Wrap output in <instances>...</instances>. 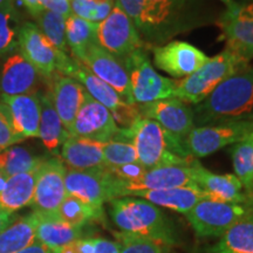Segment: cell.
Wrapping results in <instances>:
<instances>
[{"label": "cell", "mask_w": 253, "mask_h": 253, "mask_svg": "<svg viewBox=\"0 0 253 253\" xmlns=\"http://www.w3.org/2000/svg\"><path fill=\"white\" fill-rule=\"evenodd\" d=\"M192 112L196 126L253 121V68L249 65L239 68Z\"/></svg>", "instance_id": "cell-1"}, {"label": "cell", "mask_w": 253, "mask_h": 253, "mask_svg": "<svg viewBox=\"0 0 253 253\" xmlns=\"http://www.w3.org/2000/svg\"><path fill=\"white\" fill-rule=\"evenodd\" d=\"M110 216L121 232L130 233L170 248L179 245L172 221L157 205L142 198L122 197L109 202Z\"/></svg>", "instance_id": "cell-2"}, {"label": "cell", "mask_w": 253, "mask_h": 253, "mask_svg": "<svg viewBox=\"0 0 253 253\" xmlns=\"http://www.w3.org/2000/svg\"><path fill=\"white\" fill-rule=\"evenodd\" d=\"M137 162L145 169L168 166H191L195 158L186 154L184 145L154 120L140 118L130 126Z\"/></svg>", "instance_id": "cell-3"}, {"label": "cell", "mask_w": 253, "mask_h": 253, "mask_svg": "<svg viewBox=\"0 0 253 253\" xmlns=\"http://www.w3.org/2000/svg\"><path fill=\"white\" fill-rule=\"evenodd\" d=\"M249 65L225 49L219 54L209 58L203 66L189 77L177 82L175 97L185 103L197 104L212 93L221 84L243 66Z\"/></svg>", "instance_id": "cell-4"}, {"label": "cell", "mask_w": 253, "mask_h": 253, "mask_svg": "<svg viewBox=\"0 0 253 253\" xmlns=\"http://www.w3.org/2000/svg\"><path fill=\"white\" fill-rule=\"evenodd\" d=\"M145 5L142 36L160 41L191 26L199 0H145Z\"/></svg>", "instance_id": "cell-5"}, {"label": "cell", "mask_w": 253, "mask_h": 253, "mask_svg": "<svg viewBox=\"0 0 253 253\" xmlns=\"http://www.w3.org/2000/svg\"><path fill=\"white\" fill-rule=\"evenodd\" d=\"M251 214L253 205L203 199L186 212L185 217L198 237L220 238L227 230Z\"/></svg>", "instance_id": "cell-6"}, {"label": "cell", "mask_w": 253, "mask_h": 253, "mask_svg": "<svg viewBox=\"0 0 253 253\" xmlns=\"http://www.w3.org/2000/svg\"><path fill=\"white\" fill-rule=\"evenodd\" d=\"M128 72L131 96L135 103L144 104L175 97L177 81L155 71L144 49H138L123 60Z\"/></svg>", "instance_id": "cell-7"}, {"label": "cell", "mask_w": 253, "mask_h": 253, "mask_svg": "<svg viewBox=\"0 0 253 253\" xmlns=\"http://www.w3.org/2000/svg\"><path fill=\"white\" fill-rule=\"evenodd\" d=\"M19 48L27 61L47 80H50L55 73L63 74L72 60V56L52 45L39 27L30 21L21 25Z\"/></svg>", "instance_id": "cell-8"}, {"label": "cell", "mask_w": 253, "mask_h": 253, "mask_svg": "<svg viewBox=\"0 0 253 253\" xmlns=\"http://www.w3.org/2000/svg\"><path fill=\"white\" fill-rule=\"evenodd\" d=\"M253 132V121L229 122L196 126L184 140V149L191 158L209 156L243 141Z\"/></svg>", "instance_id": "cell-9"}, {"label": "cell", "mask_w": 253, "mask_h": 253, "mask_svg": "<svg viewBox=\"0 0 253 253\" xmlns=\"http://www.w3.org/2000/svg\"><path fill=\"white\" fill-rule=\"evenodd\" d=\"M96 42L122 62L131 53L144 48L140 32L118 4L108 17L97 24Z\"/></svg>", "instance_id": "cell-10"}, {"label": "cell", "mask_w": 253, "mask_h": 253, "mask_svg": "<svg viewBox=\"0 0 253 253\" xmlns=\"http://www.w3.org/2000/svg\"><path fill=\"white\" fill-rule=\"evenodd\" d=\"M116 183L118 178L106 167L91 170L67 169L65 177L67 195L99 210H103L104 203L118 198Z\"/></svg>", "instance_id": "cell-11"}, {"label": "cell", "mask_w": 253, "mask_h": 253, "mask_svg": "<svg viewBox=\"0 0 253 253\" xmlns=\"http://www.w3.org/2000/svg\"><path fill=\"white\" fill-rule=\"evenodd\" d=\"M66 167L59 158L43 160L38 170L32 203L33 211L40 213H58L59 207L67 196L65 185Z\"/></svg>", "instance_id": "cell-12"}, {"label": "cell", "mask_w": 253, "mask_h": 253, "mask_svg": "<svg viewBox=\"0 0 253 253\" xmlns=\"http://www.w3.org/2000/svg\"><path fill=\"white\" fill-rule=\"evenodd\" d=\"M182 186H198L195 181L194 163L191 166L154 168L147 170L143 177L134 182H123L118 178L116 192H118V198H122L132 197L141 191L182 188Z\"/></svg>", "instance_id": "cell-13"}, {"label": "cell", "mask_w": 253, "mask_h": 253, "mask_svg": "<svg viewBox=\"0 0 253 253\" xmlns=\"http://www.w3.org/2000/svg\"><path fill=\"white\" fill-rule=\"evenodd\" d=\"M138 109L142 118L156 121L168 134L183 145L186 136L196 128L192 109L176 97L138 104Z\"/></svg>", "instance_id": "cell-14"}, {"label": "cell", "mask_w": 253, "mask_h": 253, "mask_svg": "<svg viewBox=\"0 0 253 253\" xmlns=\"http://www.w3.org/2000/svg\"><path fill=\"white\" fill-rule=\"evenodd\" d=\"M221 39L226 48L242 61L249 63L253 59V17L243 9L239 2L227 5L219 19Z\"/></svg>", "instance_id": "cell-15"}, {"label": "cell", "mask_w": 253, "mask_h": 253, "mask_svg": "<svg viewBox=\"0 0 253 253\" xmlns=\"http://www.w3.org/2000/svg\"><path fill=\"white\" fill-rule=\"evenodd\" d=\"M120 130L109 109L87 93L69 130V136L88 138L97 142L112 141Z\"/></svg>", "instance_id": "cell-16"}, {"label": "cell", "mask_w": 253, "mask_h": 253, "mask_svg": "<svg viewBox=\"0 0 253 253\" xmlns=\"http://www.w3.org/2000/svg\"><path fill=\"white\" fill-rule=\"evenodd\" d=\"M89 71L109 84L121 99L128 104H134L126 68L121 60L110 54L102 47L94 43L80 60Z\"/></svg>", "instance_id": "cell-17"}, {"label": "cell", "mask_w": 253, "mask_h": 253, "mask_svg": "<svg viewBox=\"0 0 253 253\" xmlns=\"http://www.w3.org/2000/svg\"><path fill=\"white\" fill-rule=\"evenodd\" d=\"M153 55L155 66L173 78L189 77L209 60L201 49L185 41L153 47Z\"/></svg>", "instance_id": "cell-18"}, {"label": "cell", "mask_w": 253, "mask_h": 253, "mask_svg": "<svg viewBox=\"0 0 253 253\" xmlns=\"http://www.w3.org/2000/svg\"><path fill=\"white\" fill-rule=\"evenodd\" d=\"M195 181L212 201L253 205V196L246 191L236 175H218L209 171L197 160L194 162Z\"/></svg>", "instance_id": "cell-19"}, {"label": "cell", "mask_w": 253, "mask_h": 253, "mask_svg": "<svg viewBox=\"0 0 253 253\" xmlns=\"http://www.w3.org/2000/svg\"><path fill=\"white\" fill-rule=\"evenodd\" d=\"M40 77L20 50H14L5 56L0 67V95L14 96L38 91Z\"/></svg>", "instance_id": "cell-20"}, {"label": "cell", "mask_w": 253, "mask_h": 253, "mask_svg": "<svg viewBox=\"0 0 253 253\" xmlns=\"http://www.w3.org/2000/svg\"><path fill=\"white\" fill-rule=\"evenodd\" d=\"M48 93L65 129L69 132L87 91L81 84L67 75L55 73L50 78Z\"/></svg>", "instance_id": "cell-21"}, {"label": "cell", "mask_w": 253, "mask_h": 253, "mask_svg": "<svg viewBox=\"0 0 253 253\" xmlns=\"http://www.w3.org/2000/svg\"><path fill=\"white\" fill-rule=\"evenodd\" d=\"M39 91L14 95H0V101L8 108L11 121L15 131L21 137H39V126L41 115Z\"/></svg>", "instance_id": "cell-22"}, {"label": "cell", "mask_w": 253, "mask_h": 253, "mask_svg": "<svg viewBox=\"0 0 253 253\" xmlns=\"http://www.w3.org/2000/svg\"><path fill=\"white\" fill-rule=\"evenodd\" d=\"M63 75L71 77L74 80H77L79 84H81L94 100H96L107 109H109L112 115L118 114L120 110H122L128 104L121 99V96L109 84H107L96 75H94L84 63H81L73 56L67 68L63 72Z\"/></svg>", "instance_id": "cell-23"}, {"label": "cell", "mask_w": 253, "mask_h": 253, "mask_svg": "<svg viewBox=\"0 0 253 253\" xmlns=\"http://www.w3.org/2000/svg\"><path fill=\"white\" fill-rule=\"evenodd\" d=\"M103 144L88 138L68 136L61 145L62 161L72 170H91L104 168Z\"/></svg>", "instance_id": "cell-24"}, {"label": "cell", "mask_w": 253, "mask_h": 253, "mask_svg": "<svg viewBox=\"0 0 253 253\" xmlns=\"http://www.w3.org/2000/svg\"><path fill=\"white\" fill-rule=\"evenodd\" d=\"M150 202L157 207L168 208L177 212L186 213L203 199H210L209 196L198 186H182V188L149 190L141 191L134 195Z\"/></svg>", "instance_id": "cell-25"}, {"label": "cell", "mask_w": 253, "mask_h": 253, "mask_svg": "<svg viewBox=\"0 0 253 253\" xmlns=\"http://www.w3.org/2000/svg\"><path fill=\"white\" fill-rule=\"evenodd\" d=\"M34 212L38 219L36 239L54 252L69 243L81 239V229L69 225L58 213Z\"/></svg>", "instance_id": "cell-26"}, {"label": "cell", "mask_w": 253, "mask_h": 253, "mask_svg": "<svg viewBox=\"0 0 253 253\" xmlns=\"http://www.w3.org/2000/svg\"><path fill=\"white\" fill-rule=\"evenodd\" d=\"M39 168L9 177L5 188L0 191V210L14 213L31 205Z\"/></svg>", "instance_id": "cell-27"}, {"label": "cell", "mask_w": 253, "mask_h": 253, "mask_svg": "<svg viewBox=\"0 0 253 253\" xmlns=\"http://www.w3.org/2000/svg\"><path fill=\"white\" fill-rule=\"evenodd\" d=\"M41 115L39 137L49 151H56L68 138V131L63 126L48 91L40 94Z\"/></svg>", "instance_id": "cell-28"}, {"label": "cell", "mask_w": 253, "mask_h": 253, "mask_svg": "<svg viewBox=\"0 0 253 253\" xmlns=\"http://www.w3.org/2000/svg\"><path fill=\"white\" fill-rule=\"evenodd\" d=\"M37 214L32 212L15 219L0 233V253H17L36 240Z\"/></svg>", "instance_id": "cell-29"}, {"label": "cell", "mask_w": 253, "mask_h": 253, "mask_svg": "<svg viewBox=\"0 0 253 253\" xmlns=\"http://www.w3.org/2000/svg\"><path fill=\"white\" fill-rule=\"evenodd\" d=\"M204 253H253V214L227 230Z\"/></svg>", "instance_id": "cell-30"}, {"label": "cell", "mask_w": 253, "mask_h": 253, "mask_svg": "<svg viewBox=\"0 0 253 253\" xmlns=\"http://www.w3.org/2000/svg\"><path fill=\"white\" fill-rule=\"evenodd\" d=\"M97 24L84 20L75 14L66 19V43L73 58L80 61L87 49L96 42Z\"/></svg>", "instance_id": "cell-31"}, {"label": "cell", "mask_w": 253, "mask_h": 253, "mask_svg": "<svg viewBox=\"0 0 253 253\" xmlns=\"http://www.w3.org/2000/svg\"><path fill=\"white\" fill-rule=\"evenodd\" d=\"M21 25L13 0H7L0 5V58L18 49Z\"/></svg>", "instance_id": "cell-32"}, {"label": "cell", "mask_w": 253, "mask_h": 253, "mask_svg": "<svg viewBox=\"0 0 253 253\" xmlns=\"http://www.w3.org/2000/svg\"><path fill=\"white\" fill-rule=\"evenodd\" d=\"M103 160L106 168H118L137 162L130 128H120L115 137L103 144Z\"/></svg>", "instance_id": "cell-33"}, {"label": "cell", "mask_w": 253, "mask_h": 253, "mask_svg": "<svg viewBox=\"0 0 253 253\" xmlns=\"http://www.w3.org/2000/svg\"><path fill=\"white\" fill-rule=\"evenodd\" d=\"M43 158L34 156L24 147H12L0 150V172L7 177L19 175L40 167Z\"/></svg>", "instance_id": "cell-34"}, {"label": "cell", "mask_w": 253, "mask_h": 253, "mask_svg": "<svg viewBox=\"0 0 253 253\" xmlns=\"http://www.w3.org/2000/svg\"><path fill=\"white\" fill-rule=\"evenodd\" d=\"M235 175L246 191L253 196V132L230 149Z\"/></svg>", "instance_id": "cell-35"}, {"label": "cell", "mask_w": 253, "mask_h": 253, "mask_svg": "<svg viewBox=\"0 0 253 253\" xmlns=\"http://www.w3.org/2000/svg\"><path fill=\"white\" fill-rule=\"evenodd\" d=\"M58 216L69 225L81 229L89 221L101 219L103 217V210L95 209L81 199L67 195L59 207Z\"/></svg>", "instance_id": "cell-36"}, {"label": "cell", "mask_w": 253, "mask_h": 253, "mask_svg": "<svg viewBox=\"0 0 253 253\" xmlns=\"http://www.w3.org/2000/svg\"><path fill=\"white\" fill-rule=\"evenodd\" d=\"M37 26L42 32V34L54 45L59 50L67 53L68 47L66 43V19L63 15L55 12L45 9L40 15H38Z\"/></svg>", "instance_id": "cell-37"}, {"label": "cell", "mask_w": 253, "mask_h": 253, "mask_svg": "<svg viewBox=\"0 0 253 253\" xmlns=\"http://www.w3.org/2000/svg\"><path fill=\"white\" fill-rule=\"evenodd\" d=\"M69 2L73 14L99 24L108 17L116 0H69Z\"/></svg>", "instance_id": "cell-38"}, {"label": "cell", "mask_w": 253, "mask_h": 253, "mask_svg": "<svg viewBox=\"0 0 253 253\" xmlns=\"http://www.w3.org/2000/svg\"><path fill=\"white\" fill-rule=\"evenodd\" d=\"M121 253H173L170 246L126 232H116Z\"/></svg>", "instance_id": "cell-39"}, {"label": "cell", "mask_w": 253, "mask_h": 253, "mask_svg": "<svg viewBox=\"0 0 253 253\" xmlns=\"http://www.w3.org/2000/svg\"><path fill=\"white\" fill-rule=\"evenodd\" d=\"M24 141V138L15 131L11 121L8 108L0 101V150Z\"/></svg>", "instance_id": "cell-40"}, {"label": "cell", "mask_w": 253, "mask_h": 253, "mask_svg": "<svg viewBox=\"0 0 253 253\" xmlns=\"http://www.w3.org/2000/svg\"><path fill=\"white\" fill-rule=\"evenodd\" d=\"M116 4L131 19L141 36L145 24V0H116Z\"/></svg>", "instance_id": "cell-41"}, {"label": "cell", "mask_w": 253, "mask_h": 253, "mask_svg": "<svg viewBox=\"0 0 253 253\" xmlns=\"http://www.w3.org/2000/svg\"><path fill=\"white\" fill-rule=\"evenodd\" d=\"M114 176L123 182H134L140 179L147 172V169L138 162L125 164L118 168H108Z\"/></svg>", "instance_id": "cell-42"}, {"label": "cell", "mask_w": 253, "mask_h": 253, "mask_svg": "<svg viewBox=\"0 0 253 253\" xmlns=\"http://www.w3.org/2000/svg\"><path fill=\"white\" fill-rule=\"evenodd\" d=\"M93 253H121L118 242L106 238H94Z\"/></svg>", "instance_id": "cell-43"}, {"label": "cell", "mask_w": 253, "mask_h": 253, "mask_svg": "<svg viewBox=\"0 0 253 253\" xmlns=\"http://www.w3.org/2000/svg\"><path fill=\"white\" fill-rule=\"evenodd\" d=\"M20 4L27 9V12L32 17L37 18L45 11V5H43V0H19Z\"/></svg>", "instance_id": "cell-44"}, {"label": "cell", "mask_w": 253, "mask_h": 253, "mask_svg": "<svg viewBox=\"0 0 253 253\" xmlns=\"http://www.w3.org/2000/svg\"><path fill=\"white\" fill-rule=\"evenodd\" d=\"M17 253H55L53 250H50L49 248H47L46 245H43L42 243H40L39 240H34L33 243L27 248H25L21 251H19Z\"/></svg>", "instance_id": "cell-45"}, {"label": "cell", "mask_w": 253, "mask_h": 253, "mask_svg": "<svg viewBox=\"0 0 253 253\" xmlns=\"http://www.w3.org/2000/svg\"><path fill=\"white\" fill-rule=\"evenodd\" d=\"M15 219H17V218H15L14 213L0 210V233H1L4 230L7 229V227L11 225Z\"/></svg>", "instance_id": "cell-46"}, {"label": "cell", "mask_w": 253, "mask_h": 253, "mask_svg": "<svg viewBox=\"0 0 253 253\" xmlns=\"http://www.w3.org/2000/svg\"><path fill=\"white\" fill-rule=\"evenodd\" d=\"M77 242H78V240H77ZM77 242L69 243V244L62 246V248L56 250L55 253H79L78 243Z\"/></svg>", "instance_id": "cell-47"}, {"label": "cell", "mask_w": 253, "mask_h": 253, "mask_svg": "<svg viewBox=\"0 0 253 253\" xmlns=\"http://www.w3.org/2000/svg\"><path fill=\"white\" fill-rule=\"evenodd\" d=\"M239 5L242 6L245 12H248L250 15L253 17V0H242L239 2Z\"/></svg>", "instance_id": "cell-48"}, {"label": "cell", "mask_w": 253, "mask_h": 253, "mask_svg": "<svg viewBox=\"0 0 253 253\" xmlns=\"http://www.w3.org/2000/svg\"><path fill=\"white\" fill-rule=\"evenodd\" d=\"M220 1H223L224 4H226V5H230V4H232L233 0H220Z\"/></svg>", "instance_id": "cell-49"}, {"label": "cell", "mask_w": 253, "mask_h": 253, "mask_svg": "<svg viewBox=\"0 0 253 253\" xmlns=\"http://www.w3.org/2000/svg\"><path fill=\"white\" fill-rule=\"evenodd\" d=\"M5 1H7V0H0V5H1V4H4Z\"/></svg>", "instance_id": "cell-50"}, {"label": "cell", "mask_w": 253, "mask_h": 253, "mask_svg": "<svg viewBox=\"0 0 253 253\" xmlns=\"http://www.w3.org/2000/svg\"><path fill=\"white\" fill-rule=\"evenodd\" d=\"M66 1H69V0H66Z\"/></svg>", "instance_id": "cell-51"}]
</instances>
